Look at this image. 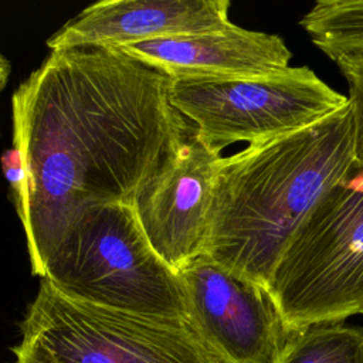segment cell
Returning <instances> with one entry per match:
<instances>
[{
  "label": "cell",
  "mask_w": 363,
  "mask_h": 363,
  "mask_svg": "<svg viewBox=\"0 0 363 363\" xmlns=\"http://www.w3.org/2000/svg\"><path fill=\"white\" fill-rule=\"evenodd\" d=\"M170 78L116 48L51 51L13 92V147L24 189L16 207L31 274L89 208L135 206L194 128L169 101Z\"/></svg>",
  "instance_id": "obj_1"
},
{
  "label": "cell",
  "mask_w": 363,
  "mask_h": 363,
  "mask_svg": "<svg viewBox=\"0 0 363 363\" xmlns=\"http://www.w3.org/2000/svg\"><path fill=\"white\" fill-rule=\"evenodd\" d=\"M353 164L349 102L309 126L221 156L200 254L268 289L294 233Z\"/></svg>",
  "instance_id": "obj_2"
},
{
  "label": "cell",
  "mask_w": 363,
  "mask_h": 363,
  "mask_svg": "<svg viewBox=\"0 0 363 363\" xmlns=\"http://www.w3.org/2000/svg\"><path fill=\"white\" fill-rule=\"evenodd\" d=\"M43 279L79 302L187 320L179 274L150 245L135 206L86 210L48 258Z\"/></svg>",
  "instance_id": "obj_3"
},
{
  "label": "cell",
  "mask_w": 363,
  "mask_h": 363,
  "mask_svg": "<svg viewBox=\"0 0 363 363\" xmlns=\"http://www.w3.org/2000/svg\"><path fill=\"white\" fill-rule=\"evenodd\" d=\"M268 291L292 333L363 313V167L356 162L294 233Z\"/></svg>",
  "instance_id": "obj_4"
},
{
  "label": "cell",
  "mask_w": 363,
  "mask_h": 363,
  "mask_svg": "<svg viewBox=\"0 0 363 363\" xmlns=\"http://www.w3.org/2000/svg\"><path fill=\"white\" fill-rule=\"evenodd\" d=\"M13 350L40 363H218L183 319L71 299L41 279Z\"/></svg>",
  "instance_id": "obj_5"
},
{
  "label": "cell",
  "mask_w": 363,
  "mask_h": 363,
  "mask_svg": "<svg viewBox=\"0 0 363 363\" xmlns=\"http://www.w3.org/2000/svg\"><path fill=\"white\" fill-rule=\"evenodd\" d=\"M169 101L214 155L237 142L250 145L302 129L349 102L309 67L265 77L170 78Z\"/></svg>",
  "instance_id": "obj_6"
},
{
  "label": "cell",
  "mask_w": 363,
  "mask_h": 363,
  "mask_svg": "<svg viewBox=\"0 0 363 363\" xmlns=\"http://www.w3.org/2000/svg\"><path fill=\"white\" fill-rule=\"evenodd\" d=\"M186 318L218 363H278L292 335L271 292L199 254L179 271Z\"/></svg>",
  "instance_id": "obj_7"
},
{
  "label": "cell",
  "mask_w": 363,
  "mask_h": 363,
  "mask_svg": "<svg viewBox=\"0 0 363 363\" xmlns=\"http://www.w3.org/2000/svg\"><path fill=\"white\" fill-rule=\"evenodd\" d=\"M220 159L199 142L193 128L135 203L150 245L176 272L201 252Z\"/></svg>",
  "instance_id": "obj_8"
},
{
  "label": "cell",
  "mask_w": 363,
  "mask_h": 363,
  "mask_svg": "<svg viewBox=\"0 0 363 363\" xmlns=\"http://www.w3.org/2000/svg\"><path fill=\"white\" fill-rule=\"evenodd\" d=\"M228 0H104L84 9L47 40L51 51L118 48L220 31L234 23Z\"/></svg>",
  "instance_id": "obj_9"
},
{
  "label": "cell",
  "mask_w": 363,
  "mask_h": 363,
  "mask_svg": "<svg viewBox=\"0 0 363 363\" xmlns=\"http://www.w3.org/2000/svg\"><path fill=\"white\" fill-rule=\"evenodd\" d=\"M169 78L224 79L265 77L288 69L291 51L275 34L233 24L220 31L118 47Z\"/></svg>",
  "instance_id": "obj_10"
},
{
  "label": "cell",
  "mask_w": 363,
  "mask_h": 363,
  "mask_svg": "<svg viewBox=\"0 0 363 363\" xmlns=\"http://www.w3.org/2000/svg\"><path fill=\"white\" fill-rule=\"evenodd\" d=\"M299 24L333 61L345 54L363 52V0L318 1Z\"/></svg>",
  "instance_id": "obj_11"
},
{
  "label": "cell",
  "mask_w": 363,
  "mask_h": 363,
  "mask_svg": "<svg viewBox=\"0 0 363 363\" xmlns=\"http://www.w3.org/2000/svg\"><path fill=\"white\" fill-rule=\"evenodd\" d=\"M278 363H363V328L333 322L296 330Z\"/></svg>",
  "instance_id": "obj_12"
},
{
  "label": "cell",
  "mask_w": 363,
  "mask_h": 363,
  "mask_svg": "<svg viewBox=\"0 0 363 363\" xmlns=\"http://www.w3.org/2000/svg\"><path fill=\"white\" fill-rule=\"evenodd\" d=\"M335 62L347 84L354 128V162L363 167V52L340 55Z\"/></svg>",
  "instance_id": "obj_13"
},
{
  "label": "cell",
  "mask_w": 363,
  "mask_h": 363,
  "mask_svg": "<svg viewBox=\"0 0 363 363\" xmlns=\"http://www.w3.org/2000/svg\"><path fill=\"white\" fill-rule=\"evenodd\" d=\"M0 162H1L3 176L10 186L11 200L17 207L20 204L23 189H24V170H23L20 152L11 146L10 149L3 152Z\"/></svg>",
  "instance_id": "obj_14"
},
{
  "label": "cell",
  "mask_w": 363,
  "mask_h": 363,
  "mask_svg": "<svg viewBox=\"0 0 363 363\" xmlns=\"http://www.w3.org/2000/svg\"><path fill=\"white\" fill-rule=\"evenodd\" d=\"M10 72H11V65L9 62V60L0 52V92L3 91V88L6 86L9 78H10Z\"/></svg>",
  "instance_id": "obj_15"
},
{
  "label": "cell",
  "mask_w": 363,
  "mask_h": 363,
  "mask_svg": "<svg viewBox=\"0 0 363 363\" xmlns=\"http://www.w3.org/2000/svg\"><path fill=\"white\" fill-rule=\"evenodd\" d=\"M13 353H14V363H40L38 360H35L34 357H31L26 353H21L17 350H13Z\"/></svg>",
  "instance_id": "obj_16"
}]
</instances>
